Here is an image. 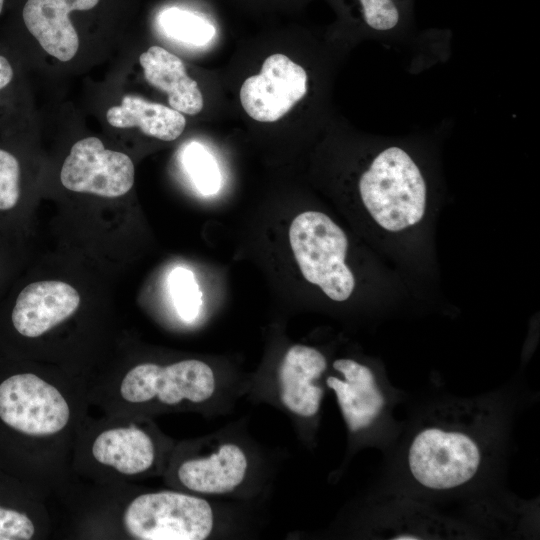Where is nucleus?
<instances>
[{
	"label": "nucleus",
	"instance_id": "7",
	"mask_svg": "<svg viewBox=\"0 0 540 540\" xmlns=\"http://www.w3.org/2000/svg\"><path fill=\"white\" fill-rule=\"evenodd\" d=\"M60 180L73 192L116 198L132 188L134 165L128 155L105 149L100 139L87 137L72 146Z\"/></svg>",
	"mask_w": 540,
	"mask_h": 540
},
{
	"label": "nucleus",
	"instance_id": "11",
	"mask_svg": "<svg viewBox=\"0 0 540 540\" xmlns=\"http://www.w3.org/2000/svg\"><path fill=\"white\" fill-rule=\"evenodd\" d=\"M99 0H27L22 16L26 28L41 47L60 61L78 51V34L69 19L73 10H89Z\"/></svg>",
	"mask_w": 540,
	"mask_h": 540
},
{
	"label": "nucleus",
	"instance_id": "14",
	"mask_svg": "<svg viewBox=\"0 0 540 540\" xmlns=\"http://www.w3.org/2000/svg\"><path fill=\"white\" fill-rule=\"evenodd\" d=\"M144 77L153 87L167 93L171 108L188 115L204 106L198 84L187 73L182 60L160 46H151L139 57Z\"/></svg>",
	"mask_w": 540,
	"mask_h": 540
},
{
	"label": "nucleus",
	"instance_id": "2",
	"mask_svg": "<svg viewBox=\"0 0 540 540\" xmlns=\"http://www.w3.org/2000/svg\"><path fill=\"white\" fill-rule=\"evenodd\" d=\"M289 242L303 277L317 285L330 299L347 300L355 278L345 263L348 239L326 214L306 211L289 228Z\"/></svg>",
	"mask_w": 540,
	"mask_h": 540
},
{
	"label": "nucleus",
	"instance_id": "15",
	"mask_svg": "<svg viewBox=\"0 0 540 540\" xmlns=\"http://www.w3.org/2000/svg\"><path fill=\"white\" fill-rule=\"evenodd\" d=\"M92 454L103 465L122 474L135 475L152 466L155 448L146 432L131 425L100 433L92 445Z\"/></svg>",
	"mask_w": 540,
	"mask_h": 540
},
{
	"label": "nucleus",
	"instance_id": "1",
	"mask_svg": "<svg viewBox=\"0 0 540 540\" xmlns=\"http://www.w3.org/2000/svg\"><path fill=\"white\" fill-rule=\"evenodd\" d=\"M363 205L384 230L399 232L418 224L426 210L427 187L417 163L404 149L380 151L358 182Z\"/></svg>",
	"mask_w": 540,
	"mask_h": 540
},
{
	"label": "nucleus",
	"instance_id": "12",
	"mask_svg": "<svg viewBox=\"0 0 540 540\" xmlns=\"http://www.w3.org/2000/svg\"><path fill=\"white\" fill-rule=\"evenodd\" d=\"M343 379L330 376L327 386L336 395L342 416L351 432L367 428L382 411L385 398L369 367L353 359H337L333 363Z\"/></svg>",
	"mask_w": 540,
	"mask_h": 540
},
{
	"label": "nucleus",
	"instance_id": "6",
	"mask_svg": "<svg viewBox=\"0 0 540 540\" xmlns=\"http://www.w3.org/2000/svg\"><path fill=\"white\" fill-rule=\"evenodd\" d=\"M216 390L212 368L197 359H187L161 366L142 363L127 372L120 385V394L131 403L157 399L173 406L183 401L202 403Z\"/></svg>",
	"mask_w": 540,
	"mask_h": 540
},
{
	"label": "nucleus",
	"instance_id": "19",
	"mask_svg": "<svg viewBox=\"0 0 540 540\" xmlns=\"http://www.w3.org/2000/svg\"><path fill=\"white\" fill-rule=\"evenodd\" d=\"M182 161L192 182L203 195L215 194L221 186V174L216 160L200 143L188 144Z\"/></svg>",
	"mask_w": 540,
	"mask_h": 540
},
{
	"label": "nucleus",
	"instance_id": "10",
	"mask_svg": "<svg viewBox=\"0 0 540 540\" xmlns=\"http://www.w3.org/2000/svg\"><path fill=\"white\" fill-rule=\"evenodd\" d=\"M326 368V358L313 347L297 344L287 350L278 369V385L281 402L290 412L301 417L318 413L323 389L315 381Z\"/></svg>",
	"mask_w": 540,
	"mask_h": 540
},
{
	"label": "nucleus",
	"instance_id": "16",
	"mask_svg": "<svg viewBox=\"0 0 540 540\" xmlns=\"http://www.w3.org/2000/svg\"><path fill=\"white\" fill-rule=\"evenodd\" d=\"M106 119L113 127H138L145 135L163 141L177 139L186 125L181 112L135 95H126L120 105L109 108Z\"/></svg>",
	"mask_w": 540,
	"mask_h": 540
},
{
	"label": "nucleus",
	"instance_id": "24",
	"mask_svg": "<svg viewBox=\"0 0 540 540\" xmlns=\"http://www.w3.org/2000/svg\"><path fill=\"white\" fill-rule=\"evenodd\" d=\"M3 4H4V0H0V13H1L2 9H3Z\"/></svg>",
	"mask_w": 540,
	"mask_h": 540
},
{
	"label": "nucleus",
	"instance_id": "5",
	"mask_svg": "<svg viewBox=\"0 0 540 540\" xmlns=\"http://www.w3.org/2000/svg\"><path fill=\"white\" fill-rule=\"evenodd\" d=\"M480 448L473 437L460 430L427 427L411 442L408 465L413 478L434 490L456 488L477 473Z\"/></svg>",
	"mask_w": 540,
	"mask_h": 540
},
{
	"label": "nucleus",
	"instance_id": "3",
	"mask_svg": "<svg viewBox=\"0 0 540 540\" xmlns=\"http://www.w3.org/2000/svg\"><path fill=\"white\" fill-rule=\"evenodd\" d=\"M126 531L140 540H203L212 532L214 513L203 498L174 491L146 493L126 508Z\"/></svg>",
	"mask_w": 540,
	"mask_h": 540
},
{
	"label": "nucleus",
	"instance_id": "13",
	"mask_svg": "<svg viewBox=\"0 0 540 540\" xmlns=\"http://www.w3.org/2000/svg\"><path fill=\"white\" fill-rule=\"evenodd\" d=\"M248 460L236 444L225 443L207 457L189 459L178 469V479L188 490L221 495L235 490L244 480Z\"/></svg>",
	"mask_w": 540,
	"mask_h": 540
},
{
	"label": "nucleus",
	"instance_id": "21",
	"mask_svg": "<svg viewBox=\"0 0 540 540\" xmlns=\"http://www.w3.org/2000/svg\"><path fill=\"white\" fill-rule=\"evenodd\" d=\"M20 196V166L14 155L0 149V211L12 209Z\"/></svg>",
	"mask_w": 540,
	"mask_h": 540
},
{
	"label": "nucleus",
	"instance_id": "8",
	"mask_svg": "<svg viewBox=\"0 0 540 540\" xmlns=\"http://www.w3.org/2000/svg\"><path fill=\"white\" fill-rule=\"evenodd\" d=\"M307 93L304 68L284 54L266 58L261 71L248 77L240 89L245 112L259 122H275L288 113Z\"/></svg>",
	"mask_w": 540,
	"mask_h": 540
},
{
	"label": "nucleus",
	"instance_id": "17",
	"mask_svg": "<svg viewBox=\"0 0 540 540\" xmlns=\"http://www.w3.org/2000/svg\"><path fill=\"white\" fill-rule=\"evenodd\" d=\"M364 24L382 35L402 28L411 13L412 0H357Z\"/></svg>",
	"mask_w": 540,
	"mask_h": 540
},
{
	"label": "nucleus",
	"instance_id": "9",
	"mask_svg": "<svg viewBox=\"0 0 540 540\" xmlns=\"http://www.w3.org/2000/svg\"><path fill=\"white\" fill-rule=\"evenodd\" d=\"M80 304V295L62 281H38L18 295L11 321L18 334L36 338L70 317Z\"/></svg>",
	"mask_w": 540,
	"mask_h": 540
},
{
	"label": "nucleus",
	"instance_id": "20",
	"mask_svg": "<svg viewBox=\"0 0 540 540\" xmlns=\"http://www.w3.org/2000/svg\"><path fill=\"white\" fill-rule=\"evenodd\" d=\"M169 288L179 316L185 321L194 320L200 311L202 294L193 273L175 268L169 276Z\"/></svg>",
	"mask_w": 540,
	"mask_h": 540
},
{
	"label": "nucleus",
	"instance_id": "23",
	"mask_svg": "<svg viewBox=\"0 0 540 540\" xmlns=\"http://www.w3.org/2000/svg\"><path fill=\"white\" fill-rule=\"evenodd\" d=\"M13 78V69L9 61L0 55V90L5 88Z\"/></svg>",
	"mask_w": 540,
	"mask_h": 540
},
{
	"label": "nucleus",
	"instance_id": "4",
	"mask_svg": "<svg viewBox=\"0 0 540 540\" xmlns=\"http://www.w3.org/2000/svg\"><path fill=\"white\" fill-rule=\"evenodd\" d=\"M69 417L60 391L36 374L17 372L0 380V435H52L65 428Z\"/></svg>",
	"mask_w": 540,
	"mask_h": 540
},
{
	"label": "nucleus",
	"instance_id": "18",
	"mask_svg": "<svg viewBox=\"0 0 540 540\" xmlns=\"http://www.w3.org/2000/svg\"><path fill=\"white\" fill-rule=\"evenodd\" d=\"M159 21L169 37L183 43L205 45L215 35V28L210 22L179 8H169L163 11Z\"/></svg>",
	"mask_w": 540,
	"mask_h": 540
},
{
	"label": "nucleus",
	"instance_id": "22",
	"mask_svg": "<svg viewBox=\"0 0 540 540\" xmlns=\"http://www.w3.org/2000/svg\"><path fill=\"white\" fill-rule=\"evenodd\" d=\"M35 534V525L28 514L0 502V540H29Z\"/></svg>",
	"mask_w": 540,
	"mask_h": 540
}]
</instances>
